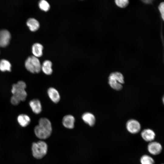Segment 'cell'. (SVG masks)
I'll list each match as a JSON object with an SVG mask.
<instances>
[{
	"label": "cell",
	"mask_w": 164,
	"mask_h": 164,
	"mask_svg": "<svg viewBox=\"0 0 164 164\" xmlns=\"http://www.w3.org/2000/svg\"><path fill=\"white\" fill-rule=\"evenodd\" d=\"M26 87V83L22 81H19L13 84L11 89L12 95L17 97L20 101H25L27 97L25 90Z\"/></svg>",
	"instance_id": "6da1fadb"
},
{
	"label": "cell",
	"mask_w": 164,
	"mask_h": 164,
	"mask_svg": "<svg viewBox=\"0 0 164 164\" xmlns=\"http://www.w3.org/2000/svg\"><path fill=\"white\" fill-rule=\"evenodd\" d=\"M108 83L112 89L120 91L123 88L122 84L124 83L123 76L119 72H112L108 77Z\"/></svg>",
	"instance_id": "7a4b0ae2"
},
{
	"label": "cell",
	"mask_w": 164,
	"mask_h": 164,
	"mask_svg": "<svg viewBox=\"0 0 164 164\" xmlns=\"http://www.w3.org/2000/svg\"><path fill=\"white\" fill-rule=\"evenodd\" d=\"M48 146L44 141H39L33 142L32 146V151L33 156L37 159H41L46 154Z\"/></svg>",
	"instance_id": "3957f363"
},
{
	"label": "cell",
	"mask_w": 164,
	"mask_h": 164,
	"mask_svg": "<svg viewBox=\"0 0 164 164\" xmlns=\"http://www.w3.org/2000/svg\"><path fill=\"white\" fill-rule=\"evenodd\" d=\"M25 65L26 69L32 73H38L41 70V65L39 60L33 56L27 58Z\"/></svg>",
	"instance_id": "277c9868"
},
{
	"label": "cell",
	"mask_w": 164,
	"mask_h": 164,
	"mask_svg": "<svg viewBox=\"0 0 164 164\" xmlns=\"http://www.w3.org/2000/svg\"><path fill=\"white\" fill-rule=\"evenodd\" d=\"M52 131V127L38 125L34 128V132L36 136L41 139H45L49 138Z\"/></svg>",
	"instance_id": "5b68a950"
},
{
	"label": "cell",
	"mask_w": 164,
	"mask_h": 164,
	"mask_svg": "<svg viewBox=\"0 0 164 164\" xmlns=\"http://www.w3.org/2000/svg\"><path fill=\"white\" fill-rule=\"evenodd\" d=\"M162 145L157 142L152 141L150 142L147 145L148 152L153 155H159L162 152Z\"/></svg>",
	"instance_id": "8992f818"
},
{
	"label": "cell",
	"mask_w": 164,
	"mask_h": 164,
	"mask_svg": "<svg viewBox=\"0 0 164 164\" xmlns=\"http://www.w3.org/2000/svg\"><path fill=\"white\" fill-rule=\"evenodd\" d=\"M126 128L129 132L132 134H135L139 132L141 126L140 123L137 121L132 119L127 122Z\"/></svg>",
	"instance_id": "52a82bcc"
},
{
	"label": "cell",
	"mask_w": 164,
	"mask_h": 164,
	"mask_svg": "<svg viewBox=\"0 0 164 164\" xmlns=\"http://www.w3.org/2000/svg\"><path fill=\"white\" fill-rule=\"evenodd\" d=\"M11 38L10 32L7 30H0V47H5L9 44Z\"/></svg>",
	"instance_id": "ba28073f"
},
{
	"label": "cell",
	"mask_w": 164,
	"mask_h": 164,
	"mask_svg": "<svg viewBox=\"0 0 164 164\" xmlns=\"http://www.w3.org/2000/svg\"><path fill=\"white\" fill-rule=\"evenodd\" d=\"M75 119L74 117L71 114H67L64 116L62 120L63 125L66 128L72 129L74 127Z\"/></svg>",
	"instance_id": "9c48e42d"
},
{
	"label": "cell",
	"mask_w": 164,
	"mask_h": 164,
	"mask_svg": "<svg viewBox=\"0 0 164 164\" xmlns=\"http://www.w3.org/2000/svg\"><path fill=\"white\" fill-rule=\"evenodd\" d=\"M48 95L50 100L54 103L59 102L60 96L58 90L53 87H49L47 90Z\"/></svg>",
	"instance_id": "30bf717a"
},
{
	"label": "cell",
	"mask_w": 164,
	"mask_h": 164,
	"mask_svg": "<svg viewBox=\"0 0 164 164\" xmlns=\"http://www.w3.org/2000/svg\"><path fill=\"white\" fill-rule=\"evenodd\" d=\"M141 136L144 141L149 142L154 141L155 134L152 130L149 128L146 129L142 131Z\"/></svg>",
	"instance_id": "8fae6325"
},
{
	"label": "cell",
	"mask_w": 164,
	"mask_h": 164,
	"mask_svg": "<svg viewBox=\"0 0 164 164\" xmlns=\"http://www.w3.org/2000/svg\"><path fill=\"white\" fill-rule=\"evenodd\" d=\"M29 106L32 111L35 114H38L42 111V106L40 101L38 99H34L30 101Z\"/></svg>",
	"instance_id": "7c38bea8"
},
{
	"label": "cell",
	"mask_w": 164,
	"mask_h": 164,
	"mask_svg": "<svg viewBox=\"0 0 164 164\" xmlns=\"http://www.w3.org/2000/svg\"><path fill=\"white\" fill-rule=\"evenodd\" d=\"M81 118L85 123L91 127L93 126L95 123V117L91 112H87L84 113L82 115Z\"/></svg>",
	"instance_id": "4fadbf2b"
},
{
	"label": "cell",
	"mask_w": 164,
	"mask_h": 164,
	"mask_svg": "<svg viewBox=\"0 0 164 164\" xmlns=\"http://www.w3.org/2000/svg\"><path fill=\"white\" fill-rule=\"evenodd\" d=\"M17 121L21 126L24 127L30 124L31 119L28 115L25 114H21L18 116Z\"/></svg>",
	"instance_id": "5bb4252c"
},
{
	"label": "cell",
	"mask_w": 164,
	"mask_h": 164,
	"mask_svg": "<svg viewBox=\"0 0 164 164\" xmlns=\"http://www.w3.org/2000/svg\"><path fill=\"white\" fill-rule=\"evenodd\" d=\"M43 46L39 43H34L32 46V50L33 56L39 57L41 56L43 54Z\"/></svg>",
	"instance_id": "9a60e30c"
},
{
	"label": "cell",
	"mask_w": 164,
	"mask_h": 164,
	"mask_svg": "<svg viewBox=\"0 0 164 164\" xmlns=\"http://www.w3.org/2000/svg\"><path fill=\"white\" fill-rule=\"evenodd\" d=\"M26 25L30 30L32 32H35L39 28L40 25L39 22L33 18H30L28 19Z\"/></svg>",
	"instance_id": "2e32d148"
},
{
	"label": "cell",
	"mask_w": 164,
	"mask_h": 164,
	"mask_svg": "<svg viewBox=\"0 0 164 164\" xmlns=\"http://www.w3.org/2000/svg\"><path fill=\"white\" fill-rule=\"evenodd\" d=\"M52 63L51 61L46 60L43 62L41 66V70L47 75H51L53 72Z\"/></svg>",
	"instance_id": "e0dca14e"
},
{
	"label": "cell",
	"mask_w": 164,
	"mask_h": 164,
	"mask_svg": "<svg viewBox=\"0 0 164 164\" xmlns=\"http://www.w3.org/2000/svg\"><path fill=\"white\" fill-rule=\"evenodd\" d=\"M11 65L9 62L5 59L0 60V70L2 72L10 71Z\"/></svg>",
	"instance_id": "ac0fdd59"
},
{
	"label": "cell",
	"mask_w": 164,
	"mask_h": 164,
	"mask_svg": "<svg viewBox=\"0 0 164 164\" xmlns=\"http://www.w3.org/2000/svg\"><path fill=\"white\" fill-rule=\"evenodd\" d=\"M140 161L141 164H154L155 161L151 156L144 155L140 158Z\"/></svg>",
	"instance_id": "d6986e66"
},
{
	"label": "cell",
	"mask_w": 164,
	"mask_h": 164,
	"mask_svg": "<svg viewBox=\"0 0 164 164\" xmlns=\"http://www.w3.org/2000/svg\"><path fill=\"white\" fill-rule=\"evenodd\" d=\"M39 6L41 10L45 12L48 11L50 8V4L45 0H40L39 3Z\"/></svg>",
	"instance_id": "ffe728a7"
},
{
	"label": "cell",
	"mask_w": 164,
	"mask_h": 164,
	"mask_svg": "<svg viewBox=\"0 0 164 164\" xmlns=\"http://www.w3.org/2000/svg\"><path fill=\"white\" fill-rule=\"evenodd\" d=\"M114 2L118 7L122 8L126 7L129 3V0H114Z\"/></svg>",
	"instance_id": "44dd1931"
},
{
	"label": "cell",
	"mask_w": 164,
	"mask_h": 164,
	"mask_svg": "<svg viewBox=\"0 0 164 164\" xmlns=\"http://www.w3.org/2000/svg\"><path fill=\"white\" fill-rule=\"evenodd\" d=\"M158 9L161 15V18L163 20H164V3L163 2L160 3L158 6Z\"/></svg>",
	"instance_id": "7402d4cb"
},
{
	"label": "cell",
	"mask_w": 164,
	"mask_h": 164,
	"mask_svg": "<svg viewBox=\"0 0 164 164\" xmlns=\"http://www.w3.org/2000/svg\"><path fill=\"white\" fill-rule=\"evenodd\" d=\"M10 101L11 103L14 105H18L20 102L17 97L13 95L11 97Z\"/></svg>",
	"instance_id": "603a6c76"
},
{
	"label": "cell",
	"mask_w": 164,
	"mask_h": 164,
	"mask_svg": "<svg viewBox=\"0 0 164 164\" xmlns=\"http://www.w3.org/2000/svg\"><path fill=\"white\" fill-rule=\"evenodd\" d=\"M142 2L144 3L147 4H149L152 3V2L154 0H141Z\"/></svg>",
	"instance_id": "cb8c5ba5"
},
{
	"label": "cell",
	"mask_w": 164,
	"mask_h": 164,
	"mask_svg": "<svg viewBox=\"0 0 164 164\" xmlns=\"http://www.w3.org/2000/svg\"></svg>",
	"instance_id": "d4e9b609"
}]
</instances>
